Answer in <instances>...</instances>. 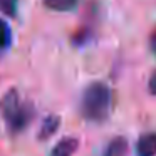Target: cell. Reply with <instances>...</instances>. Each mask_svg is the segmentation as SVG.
Returning a JSON list of instances; mask_svg holds the SVG:
<instances>
[{"label": "cell", "instance_id": "cell-1", "mask_svg": "<svg viewBox=\"0 0 156 156\" xmlns=\"http://www.w3.org/2000/svg\"><path fill=\"white\" fill-rule=\"evenodd\" d=\"M114 104V96L108 84L91 82L82 92L81 112L91 122H104L109 118Z\"/></svg>", "mask_w": 156, "mask_h": 156}, {"label": "cell", "instance_id": "cell-2", "mask_svg": "<svg viewBox=\"0 0 156 156\" xmlns=\"http://www.w3.org/2000/svg\"><path fill=\"white\" fill-rule=\"evenodd\" d=\"M0 112L14 134L24 131L35 116L32 104L29 101H24L20 92L14 87L9 89L0 99Z\"/></svg>", "mask_w": 156, "mask_h": 156}, {"label": "cell", "instance_id": "cell-3", "mask_svg": "<svg viewBox=\"0 0 156 156\" xmlns=\"http://www.w3.org/2000/svg\"><path fill=\"white\" fill-rule=\"evenodd\" d=\"M136 156H156V133H144L136 141Z\"/></svg>", "mask_w": 156, "mask_h": 156}, {"label": "cell", "instance_id": "cell-4", "mask_svg": "<svg viewBox=\"0 0 156 156\" xmlns=\"http://www.w3.org/2000/svg\"><path fill=\"white\" fill-rule=\"evenodd\" d=\"M79 148V139L74 136H67L62 138L59 143H55V146L51 149L49 156H74V153Z\"/></svg>", "mask_w": 156, "mask_h": 156}, {"label": "cell", "instance_id": "cell-5", "mask_svg": "<svg viewBox=\"0 0 156 156\" xmlns=\"http://www.w3.org/2000/svg\"><path fill=\"white\" fill-rule=\"evenodd\" d=\"M59 126H61V116L57 114H51L42 121V126H41V131H39V139L45 141V139L52 138V136L57 133Z\"/></svg>", "mask_w": 156, "mask_h": 156}, {"label": "cell", "instance_id": "cell-6", "mask_svg": "<svg viewBox=\"0 0 156 156\" xmlns=\"http://www.w3.org/2000/svg\"><path fill=\"white\" fill-rule=\"evenodd\" d=\"M104 156H128V141L122 136L114 138L106 148Z\"/></svg>", "mask_w": 156, "mask_h": 156}, {"label": "cell", "instance_id": "cell-7", "mask_svg": "<svg viewBox=\"0 0 156 156\" xmlns=\"http://www.w3.org/2000/svg\"><path fill=\"white\" fill-rule=\"evenodd\" d=\"M44 5L51 10L55 12H67L76 9V5L79 4V0H42Z\"/></svg>", "mask_w": 156, "mask_h": 156}, {"label": "cell", "instance_id": "cell-8", "mask_svg": "<svg viewBox=\"0 0 156 156\" xmlns=\"http://www.w3.org/2000/svg\"><path fill=\"white\" fill-rule=\"evenodd\" d=\"M10 42H12L10 27H9V24L4 20V19H0V49L9 47Z\"/></svg>", "mask_w": 156, "mask_h": 156}, {"label": "cell", "instance_id": "cell-9", "mask_svg": "<svg viewBox=\"0 0 156 156\" xmlns=\"http://www.w3.org/2000/svg\"><path fill=\"white\" fill-rule=\"evenodd\" d=\"M19 0H0V12L7 17H14L17 14Z\"/></svg>", "mask_w": 156, "mask_h": 156}, {"label": "cell", "instance_id": "cell-10", "mask_svg": "<svg viewBox=\"0 0 156 156\" xmlns=\"http://www.w3.org/2000/svg\"><path fill=\"white\" fill-rule=\"evenodd\" d=\"M148 89L153 96H156V71L151 74V77H149V81H148Z\"/></svg>", "mask_w": 156, "mask_h": 156}, {"label": "cell", "instance_id": "cell-11", "mask_svg": "<svg viewBox=\"0 0 156 156\" xmlns=\"http://www.w3.org/2000/svg\"><path fill=\"white\" fill-rule=\"evenodd\" d=\"M149 47H151L153 54L156 55V29H154V30H153L151 37H149Z\"/></svg>", "mask_w": 156, "mask_h": 156}]
</instances>
